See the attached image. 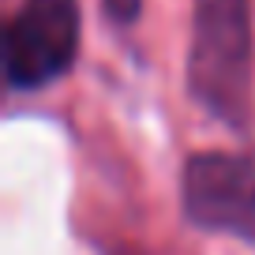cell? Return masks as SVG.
<instances>
[{"label": "cell", "mask_w": 255, "mask_h": 255, "mask_svg": "<svg viewBox=\"0 0 255 255\" xmlns=\"http://www.w3.org/2000/svg\"><path fill=\"white\" fill-rule=\"evenodd\" d=\"M191 90L225 124L248 120L252 90V0H195L188 60Z\"/></svg>", "instance_id": "cell-1"}, {"label": "cell", "mask_w": 255, "mask_h": 255, "mask_svg": "<svg viewBox=\"0 0 255 255\" xmlns=\"http://www.w3.org/2000/svg\"><path fill=\"white\" fill-rule=\"evenodd\" d=\"M79 49V4L75 0H23L8 26L4 68L11 87H45L68 72Z\"/></svg>", "instance_id": "cell-2"}, {"label": "cell", "mask_w": 255, "mask_h": 255, "mask_svg": "<svg viewBox=\"0 0 255 255\" xmlns=\"http://www.w3.org/2000/svg\"><path fill=\"white\" fill-rule=\"evenodd\" d=\"M184 214L199 229L255 240V161L195 154L184 169Z\"/></svg>", "instance_id": "cell-3"}]
</instances>
